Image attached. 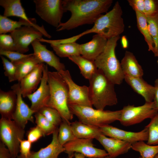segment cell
<instances>
[{"instance_id": "6da1fadb", "label": "cell", "mask_w": 158, "mask_h": 158, "mask_svg": "<svg viewBox=\"0 0 158 158\" xmlns=\"http://www.w3.org/2000/svg\"><path fill=\"white\" fill-rule=\"evenodd\" d=\"M112 0H64L62 6L64 12L69 11L70 18L61 23L57 31L70 30L86 24H94L102 14L107 12Z\"/></svg>"}, {"instance_id": "7a4b0ae2", "label": "cell", "mask_w": 158, "mask_h": 158, "mask_svg": "<svg viewBox=\"0 0 158 158\" xmlns=\"http://www.w3.org/2000/svg\"><path fill=\"white\" fill-rule=\"evenodd\" d=\"M89 80L90 99L92 106L95 109L104 110L106 106L117 104L118 99L115 85L101 70L98 69Z\"/></svg>"}, {"instance_id": "3957f363", "label": "cell", "mask_w": 158, "mask_h": 158, "mask_svg": "<svg viewBox=\"0 0 158 158\" xmlns=\"http://www.w3.org/2000/svg\"><path fill=\"white\" fill-rule=\"evenodd\" d=\"M48 83L50 89V97L48 107L56 110L63 121L71 124L73 118L68 104V87L59 73L49 71Z\"/></svg>"}, {"instance_id": "277c9868", "label": "cell", "mask_w": 158, "mask_h": 158, "mask_svg": "<svg viewBox=\"0 0 158 158\" xmlns=\"http://www.w3.org/2000/svg\"><path fill=\"white\" fill-rule=\"evenodd\" d=\"M122 13L119 3L116 1L111 10L97 19L91 28L83 32L85 35L94 33L107 40L120 36L125 28Z\"/></svg>"}, {"instance_id": "5b68a950", "label": "cell", "mask_w": 158, "mask_h": 158, "mask_svg": "<svg viewBox=\"0 0 158 158\" xmlns=\"http://www.w3.org/2000/svg\"><path fill=\"white\" fill-rule=\"evenodd\" d=\"M120 38L119 36L108 40L104 51L95 61L97 68L101 70L114 85L121 84L125 77L121 63L117 59L115 52L117 41Z\"/></svg>"}, {"instance_id": "8992f818", "label": "cell", "mask_w": 158, "mask_h": 158, "mask_svg": "<svg viewBox=\"0 0 158 158\" xmlns=\"http://www.w3.org/2000/svg\"><path fill=\"white\" fill-rule=\"evenodd\" d=\"M71 113L79 121L91 126L101 127L119 120L121 109L116 111L101 110L92 107L77 105L68 106Z\"/></svg>"}, {"instance_id": "52a82bcc", "label": "cell", "mask_w": 158, "mask_h": 158, "mask_svg": "<svg viewBox=\"0 0 158 158\" xmlns=\"http://www.w3.org/2000/svg\"><path fill=\"white\" fill-rule=\"evenodd\" d=\"M24 129L13 120L1 118L0 120V136L9 150L11 158H15L20 152V140H24Z\"/></svg>"}, {"instance_id": "ba28073f", "label": "cell", "mask_w": 158, "mask_h": 158, "mask_svg": "<svg viewBox=\"0 0 158 158\" xmlns=\"http://www.w3.org/2000/svg\"><path fill=\"white\" fill-rule=\"evenodd\" d=\"M119 121L125 126L139 123L146 119L152 118L158 112L153 101L145 102L141 106L128 105L124 107Z\"/></svg>"}, {"instance_id": "9c48e42d", "label": "cell", "mask_w": 158, "mask_h": 158, "mask_svg": "<svg viewBox=\"0 0 158 158\" xmlns=\"http://www.w3.org/2000/svg\"><path fill=\"white\" fill-rule=\"evenodd\" d=\"M36 13L49 25L57 29L64 13L61 0H34Z\"/></svg>"}, {"instance_id": "30bf717a", "label": "cell", "mask_w": 158, "mask_h": 158, "mask_svg": "<svg viewBox=\"0 0 158 158\" xmlns=\"http://www.w3.org/2000/svg\"><path fill=\"white\" fill-rule=\"evenodd\" d=\"M67 85L68 87V104L92 107L89 97L88 87L80 86L73 80L69 71H62L59 72Z\"/></svg>"}, {"instance_id": "8fae6325", "label": "cell", "mask_w": 158, "mask_h": 158, "mask_svg": "<svg viewBox=\"0 0 158 158\" xmlns=\"http://www.w3.org/2000/svg\"><path fill=\"white\" fill-rule=\"evenodd\" d=\"M90 139H76L63 145L64 152L68 154L74 152L80 153L87 158H102L108 156L104 150L95 147Z\"/></svg>"}, {"instance_id": "7c38bea8", "label": "cell", "mask_w": 158, "mask_h": 158, "mask_svg": "<svg viewBox=\"0 0 158 158\" xmlns=\"http://www.w3.org/2000/svg\"><path fill=\"white\" fill-rule=\"evenodd\" d=\"M10 34L13 39L16 51L23 54L29 51V46L32 42L43 35L33 27L26 26L16 29Z\"/></svg>"}, {"instance_id": "4fadbf2b", "label": "cell", "mask_w": 158, "mask_h": 158, "mask_svg": "<svg viewBox=\"0 0 158 158\" xmlns=\"http://www.w3.org/2000/svg\"><path fill=\"white\" fill-rule=\"evenodd\" d=\"M47 65L44 64L42 77L39 87L27 97L31 102V109L35 113L47 106L50 97V89L48 83L49 72Z\"/></svg>"}, {"instance_id": "5bb4252c", "label": "cell", "mask_w": 158, "mask_h": 158, "mask_svg": "<svg viewBox=\"0 0 158 158\" xmlns=\"http://www.w3.org/2000/svg\"><path fill=\"white\" fill-rule=\"evenodd\" d=\"M103 134L131 143L140 141H147L148 131L146 127L141 131L133 132L121 129L109 125L100 127Z\"/></svg>"}, {"instance_id": "9a60e30c", "label": "cell", "mask_w": 158, "mask_h": 158, "mask_svg": "<svg viewBox=\"0 0 158 158\" xmlns=\"http://www.w3.org/2000/svg\"><path fill=\"white\" fill-rule=\"evenodd\" d=\"M11 89L15 91L17 96L16 105L12 120L20 126L25 129L29 121L34 122L32 115L35 112L23 100L19 82L13 85Z\"/></svg>"}, {"instance_id": "2e32d148", "label": "cell", "mask_w": 158, "mask_h": 158, "mask_svg": "<svg viewBox=\"0 0 158 158\" xmlns=\"http://www.w3.org/2000/svg\"><path fill=\"white\" fill-rule=\"evenodd\" d=\"M40 42L37 39L31 44L33 49V55L40 63H45L58 72L66 70L64 64L61 62L59 58Z\"/></svg>"}, {"instance_id": "e0dca14e", "label": "cell", "mask_w": 158, "mask_h": 158, "mask_svg": "<svg viewBox=\"0 0 158 158\" xmlns=\"http://www.w3.org/2000/svg\"><path fill=\"white\" fill-rule=\"evenodd\" d=\"M103 147L108 156L115 158L127 152L131 148L132 144L116 139L108 138L101 134L96 139Z\"/></svg>"}, {"instance_id": "ac0fdd59", "label": "cell", "mask_w": 158, "mask_h": 158, "mask_svg": "<svg viewBox=\"0 0 158 158\" xmlns=\"http://www.w3.org/2000/svg\"><path fill=\"white\" fill-rule=\"evenodd\" d=\"M44 63L39 64L31 72L19 82L21 93L25 98L37 89L42 77Z\"/></svg>"}, {"instance_id": "d6986e66", "label": "cell", "mask_w": 158, "mask_h": 158, "mask_svg": "<svg viewBox=\"0 0 158 158\" xmlns=\"http://www.w3.org/2000/svg\"><path fill=\"white\" fill-rule=\"evenodd\" d=\"M108 40L101 35L96 34L89 42L80 44L81 55L95 61L105 49Z\"/></svg>"}, {"instance_id": "ffe728a7", "label": "cell", "mask_w": 158, "mask_h": 158, "mask_svg": "<svg viewBox=\"0 0 158 158\" xmlns=\"http://www.w3.org/2000/svg\"><path fill=\"white\" fill-rule=\"evenodd\" d=\"M23 26H30L33 27L41 32L45 37L50 39L51 37L45 30L44 26H41L36 24V22H30L20 18L18 21H14L3 15H0V34L10 33L16 29Z\"/></svg>"}, {"instance_id": "44dd1931", "label": "cell", "mask_w": 158, "mask_h": 158, "mask_svg": "<svg viewBox=\"0 0 158 158\" xmlns=\"http://www.w3.org/2000/svg\"><path fill=\"white\" fill-rule=\"evenodd\" d=\"M124 80L135 92L144 98L145 102L153 101L155 87L148 83L142 77H133L125 75Z\"/></svg>"}, {"instance_id": "7402d4cb", "label": "cell", "mask_w": 158, "mask_h": 158, "mask_svg": "<svg viewBox=\"0 0 158 158\" xmlns=\"http://www.w3.org/2000/svg\"><path fill=\"white\" fill-rule=\"evenodd\" d=\"M58 132V128L52 134V138L51 143L38 151L31 152L29 158H59V155L64 152L65 149L59 142Z\"/></svg>"}, {"instance_id": "603a6c76", "label": "cell", "mask_w": 158, "mask_h": 158, "mask_svg": "<svg viewBox=\"0 0 158 158\" xmlns=\"http://www.w3.org/2000/svg\"><path fill=\"white\" fill-rule=\"evenodd\" d=\"M17 100L16 94L13 90L5 92L0 89V113L1 118L12 120Z\"/></svg>"}, {"instance_id": "cb8c5ba5", "label": "cell", "mask_w": 158, "mask_h": 158, "mask_svg": "<svg viewBox=\"0 0 158 158\" xmlns=\"http://www.w3.org/2000/svg\"><path fill=\"white\" fill-rule=\"evenodd\" d=\"M121 64L124 75L133 77H142L144 74L143 69L132 52L126 51Z\"/></svg>"}, {"instance_id": "d4e9b609", "label": "cell", "mask_w": 158, "mask_h": 158, "mask_svg": "<svg viewBox=\"0 0 158 158\" xmlns=\"http://www.w3.org/2000/svg\"><path fill=\"white\" fill-rule=\"evenodd\" d=\"M0 5L4 9L5 17L16 16L30 22H36L35 18L27 17L20 0H0Z\"/></svg>"}, {"instance_id": "484cf974", "label": "cell", "mask_w": 158, "mask_h": 158, "mask_svg": "<svg viewBox=\"0 0 158 158\" xmlns=\"http://www.w3.org/2000/svg\"><path fill=\"white\" fill-rule=\"evenodd\" d=\"M73 132L78 138L96 139L102 134L100 128L75 121L71 123Z\"/></svg>"}, {"instance_id": "4316f807", "label": "cell", "mask_w": 158, "mask_h": 158, "mask_svg": "<svg viewBox=\"0 0 158 158\" xmlns=\"http://www.w3.org/2000/svg\"><path fill=\"white\" fill-rule=\"evenodd\" d=\"M16 68V80L18 82L33 70L40 63L33 54L13 63Z\"/></svg>"}, {"instance_id": "83f0119b", "label": "cell", "mask_w": 158, "mask_h": 158, "mask_svg": "<svg viewBox=\"0 0 158 158\" xmlns=\"http://www.w3.org/2000/svg\"><path fill=\"white\" fill-rule=\"evenodd\" d=\"M68 58L78 66L82 75L89 80L98 69L95 61L87 59L81 55L73 56Z\"/></svg>"}, {"instance_id": "f1b7e54d", "label": "cell", "mask_w": 158, "mask_h": 158, "mask_svg": "<svg viewBox=\"0 0 158 158\" xmlns=\"http://www.w3.org/2000/svg\"><path fill=\"white\" fill-rule=\"evenodd\" d=\"M56 54L61 58L81 55L80 44L75 42L50 44Z\"/></svg>"}, {"instance_id": "f546056e", "label": "cell", "mask_w": 158, "mask_h": 158, "mask_svg": "<svg viewBox=\"0 0 158 158\" xmlns=\"http://www.w3.org/2000/svg\"><path fill=\"white\" fill-rule=\"evenodd\" d=\"M135 12L138 28L144 37L148 45L149 51H151L153 53L154 51V43L149 31L147 18L144 14L138 12Z\"/></svg>"}, {"instance_id": "4dcf8cb0", "label": "cell", "mask_w": 158, "mask_h": 158, "mask_svg": "<svg viewBox=\"0 0 158 158\" xmlns=\"http://www.w3.org/2000/svg\"><path fill=\"white\" fill-rule=\"evenodd\" d=\"M131 148L139 152L142 158H154L158 154V145H149L144 141L132 144Z\"/></svg>"}, {"instance_id": "1f68e13d", "label": "cell", "mask_w": 158, "mask_h": 158, "mask_svg": "<svg viewBox=\"0 0 158 158\" xmlns=\"http://www.w3.org/2000/svg\"><path fill=\"white\" fill-rule=\"evenodd\" d=\"M71 124L62 121L59 128L58 139L59 143L62 146L68 142L75 139Z\"/></svg>"}, {"instance_id": "d6a6232c", "label": "cell", "mask_w": 158, "mask_h": 158, "mask_svg": "<svg viewBox=\"0 0 158 158\" xmlns=\"http://www.w3.org/2000/svg\"><path fill=\"white\" fill-rule=\"evenodd\" d=\"M35 123L44 136L53 134L58 128L39 112L35 113Z\"/></svg>"}, {"instance_id": "836d02e7", "label": "cell", "mask_w": 158, "mask_h": 158, "mask_svg": "<svg viewBox=\"0 0 158 158\" xmlns=\"http://www.w3.org/2000/svg\"><path fill=\"white\" fill-rule=\"evenodd\" d=\"M145 127L148 131L147 143L151 145H158V112Z\"/></svg>"}, {"instance_id": "e575fe53", "label": "cell", "mask_w": 158, "mask_h": 158, "mask_svg": "<svg viewBox=\"0 0 158 158\" xmlns=\"http://www.w3.org/2000/svg\"><path fill=\"white\" fill-rule=\"evenodd\" d=\"M147 18L149 31L154 43L153 53L155 56L158 57V15Z\"/></svg>"}, {"instance_id": "d590c367", "label": "cell", "mask_w": 158, "mask_h": 158, "mask_svg": "<svg viewBox=\"0 0 158 158\" xmlns=\"http://www.w3.org/2000/svg\"><path fill=\"white\" fill-rule=\"evenodd\" d=\"M56 127L60 126L62 119L58 111L52 107L46 106L39 111Z\"/></svg>"}, {"instance_id": "8d00e7d4", "label": "cell", "mask_w": 158, "mask_h": 158, "mask_svg": "<svg viewBox=\"0 0 158 158\" xmlns=\"http://www.w3.org/2000/svg\"><path fill=\"white\" fill-rule=\"evenodd\" d=\"M2 61L4 74L7 77L10 82L16 81V68L14 64L3 56L0 55Z\"/></svg>"}, {"instance_id": "74e56055", "label": "cell", "mask_w": 158, "mask_h": 158, "mask_svg": "<svg viewBox=\"0 0 158 158\" xmlns=\"http://www.w3.org/2000/svg\"><path fill=\"white\" fill-rule=\"evenodd\" d=\"M0 49L16 51L14 40L10 34H0Z\"/></svg>"}, {"instance_id": "f35d334b", "label": "cell", "mask_w": 158, "mask_h": 158, "mask_svg": "<svg viewBox=\"0 0 158 158\" xmlns=\"http://www.w3.org/2000/svg\"><path fill=\"white\" fill-rule=\"evenodd\" d=\"M145 15L152 17L158 15V0H144Z\"/></svg>"}, {"instance_id": "ab89813d", "label": "cell", "mask_w": 158, "mask_h": 158, "mask_svg": "<svg viewBox=\"0 0 158 158\" xmlns=\"http://www.w3.org/2000/svg\"><path fill=\"white\" fill-rule=\"evenodd\" d=\"M33 53L24 54L16 51H5L0 49V54L8 58L12 63H13L32 55Z\"/></svg>"}, {"instance_id": "60d3db41", "label": "cell", "mask_w": 158, "mask_h": 158, "mask_svg": "<svg viewBox=\"0 0 158 158\" xmlns=\"http://www.w3.org/2000/svg\"><path fill=\"white\" fill-rule=\"evenodd\" d=\"M20 154L17 158H29L31 153L30 149L32 143L27 140H20Z\"/></svg>"}, {"instance_id": "b9f144b4", "label": "cell", "mask_w": 158, "mask_h": 158, "mask_svg": "<svg viewBox=\"0 0 158 158\" xmlns=\"http://www.w3.org/2000/svg\"><path fill=\"white\" fill-rule=\"evenodd\" d=\"M44 136L40 128L37 126L30 129L27 133V140L32 143L35 142L41 137Z\"/></svg>"}, {"instance_id": "7bdbcfd3", "label": "cell", "mask_w": 158, "mask_h": 158, "mask_svg": "<svg viewBox=\"0 0 158 158\" xmlns=\"http://www.w3.org/2000/svg\"><path fill=\"white\" fill-rule=\"evenodd\" d=\"M128 1L135 12H138L144 14V0H128Z\"/></svg>"}, {"instance_id": "ee69618b", "label": "cell", "mask_w": 158, "mask_h": 158, "mask_svg": "<svg viewBox=\"0 0 158 158\" xmlns=\"http://www.w3.org/2000/svg\"><path fill=\"white\" fill-rule=\"evenodd\" d=\"M0 158H11L9 150L1 141L0 142Z\"/></svg>"}, {"instance_id": "f6af8a7d", "label": "cell", "mask_w": 158, "mask_h": 158, "mask_svg": "<svg viewBox=\"0 0 158 158\" xmlns=\"http://www.w3.org/2000/svg\"><path fill=\"white\" fill-rule=\"evenodd\" d=\"M154 86L155 87V91L153 101L156 109L158 111V78L156 79L155 80Z\"/></svg>"}, {"instance_id": "bcb514c9", "label": "cell", "mask_w": 158, "mask_h": 158, "mask_svg": "<svg viewBox=\"0 0 158 158\" xmlns=\"http://www.w3.org/2000/svg\"><path fill=\"white\" fill-rule=\"evenodd\" d=\"M121 43L123 48L126 49L128 47V42L126 37L125 36L123 35L122 37Z\"/></svg>"}, {"instance_id": "7dc6e473", "label": "cell", "mask_w": 158, "mask_h": 158, "mask_svg": "<svg viewBox=\"0 0 158 158\" xmlns=\"http://www.w3.org/2000/svg\"><path fill=\"white\" fill-rule=\"evenodd\" d=\"M74 158H85V157L80 153L75 152L74 153Z\"/></svg>"}, {"instance_id": "c3c4849f", "label": "cell", "mask_w": 158, "mask_h": 158, "mask_svg": "<svg viewBox=\"0 0 158 158\" xmlns=\"http://www.w3.org/2000/svg\"><path fill=\"white\" fill-rule=\"evenodd\" d=\"M74 153L69 154H68V157L67 158H73L74 156Z\"/></svg>"}, {"instance_id": "681fc988", "label": "cell", "mask_w": 158, "mask_h": 158, "mask_svg": "<svg viewBox=\"0 0 158 158\" xmlns=\"http://www.w3.org/2000/svg\"><path fill=\"white\" fill-rule=\"evenodd\" d=\"M111 158L110 157H109V156H108L105 157H102V158Z\"/></svg>"}, {"instance_id": "f907efd6", "label": "cell", "mask_w": 158, "mask_h": 158, "mask_svg": "<svg viewBox=\"0 0 158 158\" xmlns=\"http://www.w3.org/2000/svg\"><path fill=\"white\" fill-rule=\"evenodd\" d=\"M154 158H158V154L155 156Z\"/></svg>"}, {"instance_id": "816d5d0a", "label": "cell", "mask_w": 158, "mask_h": 158, "mask_svg": "<svg viewBox=\"0 0 158 158\" xmlns=\"http://www.w3.org/2000/svg\"><path fill=\"white\" fill-rule=\"evenodd\" d=\"M138 158H141V157H140Z\"/></svg>"}, {"instance_id": "f5cc1de1", "label": "cell", "mask_w": 158, "mask_h": 158, "mask_svg": "<svg viewBox=\"0 0 158 158\" xmlns=\"http://www.w3.org/2000/svg\"><path fill=\"white\" fill-rule=\"evenodd\" d=\"M157 64H158V60L157 61Z\"/></svg>"}]
</instances>
